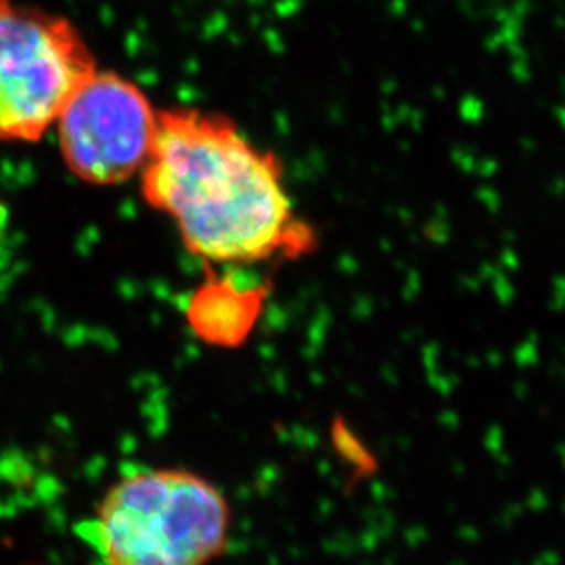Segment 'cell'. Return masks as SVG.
I'll return each instance as SVG.
<instances>
[{
	"instance_id": "3957f363",
	"label": "cell",
	"mask_w": 565,
	"mask_h": 565,
	"mask_svg": "<svg viewBox=\"0 0 565 565\" xmlns=\"http://www.w3.org/2000/svg\"><path fill=\"white\" fill-rule=\"evenodd\" d=\"M97 70L74 21L21 0H0V141H39Z\"/></svg>"
},
{
	"instance_id": "5b68a950",
	"label": "cell",
	"mask_w": 565,
	"mask_h": 565,
	"mask_svg": "<svg viewBox=\"0 0 565 565\" xmlns=\"http://www.w3.org/2000/svg\"><path fill=\"white\" fill-rule=\"evenodd\" d=\"M260 285H237L231 279L207 282L189 303V323L205 342L235 345L256 327L263 312Z\"/></svg>"
},
{
	"instance_id": "7a4b0ae2",
	"label": "cell",
	"mask_w": 565,
	"mask_h": 565,
	"mask_svg": "<svg viewBox=\"0 0 565 565\" xmlns=\"http://www.w3.org/2000/svg\"><path fill=\"white\" fill-rule=\"evenodd\" d=\"M90 527L105 565H212L231 543L233 509L200 473L156 467L109 486Z\"/></svg>"
},
{
	"instance_id": "277c9868",
	"label": "cell",
	"mask_w": 565,
	"mask_h": 565,
	"mask_svg": "<svg viewBox=\"0 0 565 565\" xmlns=\"http://www.w3.org/2000/svg\"><path fill=\"white\" fill-rule=\"evenodd\" d=\"M158 126L160 111L135 82L97 70L65 103L53 128L70 172L88 184L109 186L141 177Z\"/></svg>"
},
{
	"instance_id": "6da1fadb",
	"label": "cell",
	"mask_w": 565,
	"mask_h": 565,
	"mask_svg": "<svg viewBox=\"0 0 565 565\" xmlns=\"http://www.w3.org/2000/svg\"><path fill=\"white\" fill-rule=\"evenodd\" d=\"M141 182L145 202L177 224L184 247L205 263L294 258L315 242L296 216L277 156L221 116L160 111Z\"/></svg>"
}]
</instances>
